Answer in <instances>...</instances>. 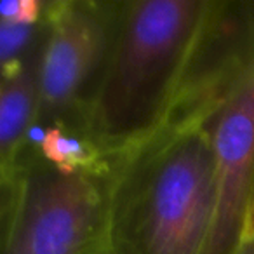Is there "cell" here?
<instances>
[{"instance_id":"obj_1","label":"cell","mask_w":254,"mask_h":254,"mask_svg":"<svg viewBox=\"0 0 254 254\" xmlns=\"http://www.w3.org/2000/svg\"><path fill=\"white\" fill-rule=\"evenodd\" d=\"M216 5L204 0L119 4L112 47L80 126L110 164L162 127Z\"/></svg>"},{"instance_id":"obj_2","label":"cell","mask_w":254,"mask_h":254,"mask_svg":"<svg viewBox=\"0 0 254 254\" xmlns=\"http://www.w3.org/2000/svg\"><path fill=\"white\" fill-rule=\"evenodd\" d=\"M214 212L209 120L162 127L112 162L105 254H204Z\"/></svg>"},{"instance_id":"obj_3","label":"cell","mask_w":254,"mask_h":254,"mask_svg":"<svg viewBox=\"0 0 254 254\" xmlns=\"http://www.w3.org/2000/svg\"><path fill=\"white\" fill-rule=\"evenodd\" d=\"M4 254H96L103 246L108 176L64 174L19 157L9 176Z\"/></svg>"},{"instance_id":"obj_4","label":"cell","mask_w":254,"mask_h":254,"mask_svg":"<svg viewBox=\"0 0 254 254\" xmlns=\"http://www.w3.org/2000/svg\"><path fill=\"white\" fill-rule=\"evenodd\" d=\"M119 4L49 2L39 56V122L80 131L115 35Z\"/></svg>"},{"instance_id":"obj_5","label":"cell","mask_w":254,"mask_h":254,"mask_svg":"<svg viewBox=\"0 0 254 254\" xmlns=\"http://www.w3.org/2000/svg\"><path fill=\"white\" fill-rule=\"evenodd\" d=\"M214 212L204 254H239L254 197V60L209 119Z\"/></svg>"},{"instance_id":"obj_6","label":"cell","mask_w":254,"mask_h":254,"mask_svg":"<svg viewBox=\"0 0 254 254\" xmlns=\"http://www.w3.org/2000/svg\"><path fill=\"white\" fill-rule=\"evenodd\" d=\"M39 53L16 73L2 77L0 92V155L2 178L12 173L25 148L26 132L39 119Z\"/></svg>"},{"instance_id":"obj_7","label":"cell","mask_w":254,"mask_h":254,"mask_svg":"<svg viewBox=\"0 0 254 254\" xmlns=\"http://www.w3.org/2000/svg\"><path fill=\"white\" fill-rule=\"evenodd\" d=\"M40 157L64 174L96 173L108 176L112 169L108 157L87 136L63 126H51L42 134Z\"/></svg>"},{"instance_id":"obj_8","label":"cell","mask_w":254,"mask_h":254,"mask_svg":"<svg viewBox=\"0 0 254 254\" xmlns=\"http://www.w3.org/2000/svg\"><path fill=\"white\" fill-rule=\"evenodd\" d=\"M39 25H23V23L0 21V61H2V77L16 73L23 66L21 60L25 49L30 46Z\"/></svg>"},{"instance_id":"obj_9","label":"cell","mask_w":254,"mask_h":254,"mask_svg":"<svg viewBox=\"0 0 254 254\" xmlns=\"http://www.w3.org/2000/svg\"><path fill=\"white\" fill-rule=\"evenodd\" d=\"M47 4L39 0H4L0 4V19L23 25H39Z\"/></svg>"},{"instance_id":"obj_10","label":"cell","mask_w":254,"mask_h":254,"mask_svg":"<svg viewBox=\"0 0 254 254\" xmlns=\"http://www.w3.org/2000/svg\"><path fill=\"white\" fill-rule=\"evenodd\" d=\"M249 240H254V197L253 202H251V209H249V214H247V223H246V232H244V242H249Z\"/></svg>"},{"instance_id":"obj_11","label":"cell","mask_w":254,"mask_h":254,"mask_svg":"<svg viewBox=\"0 0 254 254\" xmlns=\"http://www.w3.org/2000/svg\"><path fill=\"white\" fill-rule=\"evenodd\" d=\"M239 254H254V240H249V242L244 244V246L240 247Z\"/></svg>"},{"instance_id":"obj_12","label":"cell","mask_w":254,"mask_h":254,"mask_svg":"<svg viewBox=\"0 0 254 254\" xmlns=\"http://www.w3.org/2000/svg\"><path fill=\"white\" fill-rule=\"evenodd\" d=\"M96 254H105V253H103V249H99V251H98V253H96Z\"/></svg>"}]
</instances>
